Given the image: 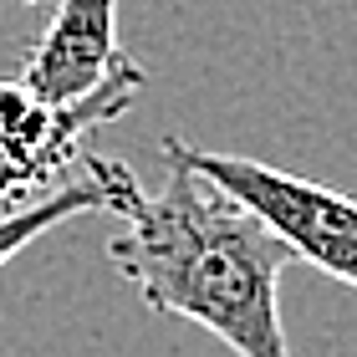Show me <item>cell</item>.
<instances>
[{
	"mask_svg": "<svg viewBox=\"0 0 357 357\" xmlns=\"http://www.w3.org/2000/svg\"><path fill=\"white\" fill-rule=\"evenodd\" d=\"M164 153V189H138L123 235L107 240V261L164 317L204 327L235 357H291L281 327V275L291 250L245 204L215 189L199 169Z\"/></svg>",
	"mask_w": 357,
	"mask_h": 357,
	"instance_id": "1",
	"label": "cell"
},
{
	"mask_svg": "<svg viewBox=\"0 0 357 357\" xmlns=\"http://www.w3.org/2000/svg\"><path fill=\"white\" fill-rule=\"evenodd\" d=\"M174 153L189 169H199L215 189H225L235 204H245L291 250V261H312L332 281L357 291V199L317 184V178L271 169L261 158L189 149L184 138H174Z\"/></svg>",
	"mask_w": 357,
	"mask_h": 357,
	"instance_id": "2",
	"label": "cell"
},
{
	"mask_svg": "<svg viewBox=\"0 0 357 357\" xmlns=\"http://www.w3.org/2000/svg\"><path fill=\"white\" fill-rule=\"evenodd\" d=\"M143 67H123L107 87L82 102H46L21 77L0 82V209H15L36 194L67 184V164L82 158V143L123 118L143 92Z\"/></svg>",
	"mask_w": 357,
	"mask_h": 357,
	"instance_id": "3",
	"label": "cell"
},
{
	"mask_svg": "<svg viewBox=\"0 0 357 357\" xmlns=\"http://www.w3.org/2000/svg\"><path fill=\"white\" fill-rule=\"evenodd\" d=\"M133 56L118 46V0H56L52 26L21 61V82L46 102H82Z\"/></svg>",
	"mask_w": 357,
	"mask_h": 357,
	"instance_id": "4",
	"label": "cell"
},
{
	"mask_svg": "<svg viewBox=\"0 0 357 357\" xmlns=\"http://www.w3.org/2000/svg\"><path fill=\"white\" fill-rule=\"evenodd\" d=\"M138 174L123 164V158H107V153H82V174H72L67 184L36 194V199L15 204V209H0V266L15 261L31 240H41L46 230H56L61 220H77V215H128L138 199Z\"/></svg>",
	"mask_w": 357,
	"mask_h": 357,
	"instance_id": "5",
	"label": "cell"
}]
</instances>
